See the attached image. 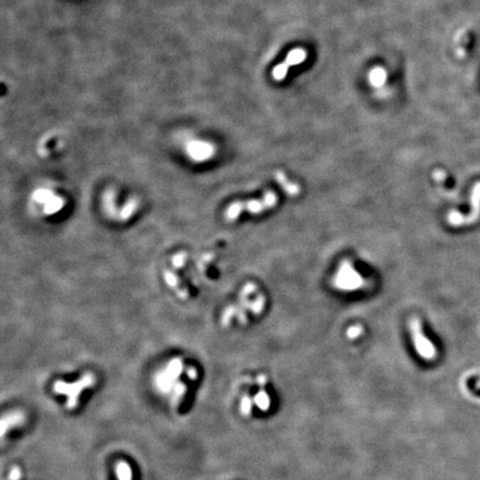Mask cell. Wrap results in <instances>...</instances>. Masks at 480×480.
Here are the masks:
<instances>
[{"label":"cell","mask_w":480,"mask_h":480,"mask_svg":"<svg viewBox=\"0 0 480 480\" xmlns=\"http://www.w3.org/2000/svg\"><path fill=\"white\" fill-rule=\"evenodd\" d=\"M199 377L197 367L183 357H172L159 367L154 376V386L172 410L186 406Z\"/></svg>","instance_id":"cell-1"},{"label":"cell","mask_w":480,"mask_h":480,"mask_svg":"<svg viewBox=\"0 0 480 480\" xmlns=\"http://www.w3.org/2000/svg\"><path fill=\"white\" fill-rule=\"evenodd\" d=\"M264 307V297L257 293L255 284H247L239 293L236 304H231L223 309L220 316V322L223 327H229L234 322L243 325L250 316H257Z\"/></svg>","instance_id":"cell-2"},{"label":"cell","mask_w":480,"mask_h":480,"mask_svg":"<svg viewBox=\"0 0 480 480\" xmlns=\"http://www.w3.org/2000/svg\"><path fill=\"white\" fill-rule=\"evenodd\" d=\"M140 202L132 194L125 196L117 188H107L101 196V209L110 220L123 223L131 220L138 213Z\"/></svg>","instance_id":"cell-3"},{"label":"cell","mask_w":480,"mask_h":480,"mask_svg":"<svg viewBox=\"0 0 480 480\" xmlns=\"http://www.w3.org/2000/svg\"><path fill=\"white\" fill-rule=\"evenodd\" d=\"M189 255L185 250L173 254L163 270V279L166 286L179 298L180 300H188L192 297V289L186 276V268L188 267Z\"/></svg>","instance_id":"cell-4"},{"label":"cell","mask_w":480,"mask_h":480,"mask_svg":"<svg viewBox=\"0 0 480 480\" xmlns=\"http://www.w3.org/2000/svg\"><path fill=\"white\" fill-rule=\"evenodd\" d=\"M96 384V376L88 371L73 382L57 380L52 384V392L57 396L64 397V407L66 410L74 411L80 406L82 397L88 390H92Z\"/></svg>","instance_id":"cell-5"},{"label":"cell","mask_w":480,"mask_h":480,"mask_svg":"<svg viewBox=\"0 0 480 480\" xmlns=\"http://www.w3.org/2000/svg\"><path fill=\"white\" fill-rule=\"evenodd\" d=\"M32 212L43 217H52L60 214L67 206V200L57 190L50 187L35 189L29 199Z\"/></svg>","instance_id":"cell-6"},{"label":"cell","mask_w":480,"mask_h":480,"mask_svg":"<svg viewBox=\"0 0 480 480\" xmlns=\"http://www.w3.org/2000/svg\"><path fill=\"white\" fill-rule=\"evenodd\" d=\"M278 197L274 192H267L263 194V197L255 198L249 200H239L230 204L225 209L223 217L227 221H235L245 213L251 215L262 214L266 210L272 208L276 205Z\"/></svg>","instance_id":"cell-7"},{"label":"cell","mask_w":480,"mask_h":480,"mask_svg":"<svg viewBox=\"0 0 480 480\" xmlns=\"http://www.w3.org/2000/svg\"><path fill=\"white\" fill-rule=\"evenodd\" d=\"M333 286L341 291H355L366 286V279L349 259L339 264L332 280Z\"/></svg>","instance_id":"cell-8"},{"label":"cell","mask_w":480,"mask_h":480,"mask_svg":"<svg viewBox=\"0 0 480 480\" xmlns=\"http://www.w3.org/2000/svg\"><path fill=\"white\" fill-rule=\"evenodd\" d=\"M409 332H410L412 345L419 357L427 361H432L437 357V349L432 341L426 336L424 327L418 317H412L409 320Z\"/></svg>","instance_id":"cell-9"},{"label":"cell","mask_w":480,"mask_h":480,"mask_svg":"<svg viewBox=\"0 0 480 480\" xmlns=\"http://www.w3.org/2000/svg\"><path fill=\"white\" fill-rule=\"evenodd\" d=\"M471 212L467 216H463L458 212H450L447 216V221L450 226L461 227L473 225L480 218V183H477L471 192Z\"/></svg>","instance_id":"cell-10"},{"label":"cell","mask_w":480,"mask_h":480,"mask_svg":"<svg viewBox=\"0 0 480 480\" xmlns=\"http://www.w3.org/2000/svg\"><path fill=\"white\" fill-rule=\"evenodd\" d=\"M186 155L196 164H204L216 155V147L205 140H192L186 146Z\"/></svg>","instance_id":"cell-11"},{"label":"cell","mask_w":480,"mask_h":480,"mask_svg":"<svg viewBox=\"0 0 480 480\" xmlns=\"http://www.w3.org/2000/svg\"><path fill=\"white\" fill-rule=\"evenodd\" d=\"M306 59H307V51H306L305 49L303 48L292 49V50L288 52L286 59L281 61L279 65H277L276 67L272 69V78H274L276 81L284 80L285 78L287 77L289 69L293 67V66L303 64Z\"/></svg>","instance_id":"cell-12"},{"label":"cell","mask_w":480,"mask_h":480,"mask_svg":"<svg viewBox=\"0 0 480 480\" xmlns=\"http://www.w3.org/2000/svg\"><path fill=\"white\" fill-rule=\"evenodd\" d=\"M113 474L115 480H136L134 466L126 459H119V460L115 461L113 466Z\"/></svg>","instance_id":"cell-13"},{"label":"cell","mask_w":480,"mask_h":480,"mask_svg":"<svg viewBox=\"0 0 480 480\" xmlns=\"http://www.w3.org/2000/svg\"><path fill=\"white\" fill-rule=\"evenodd\" d=\"M251 399L254 401L255 406H257L262 411H268L270 409L271 398L264 387L260 388V390Z\"/></svg>","instance_id":"cell-14"},{"label":"cell","mask_w":480,"mask_h":480,"mask_svg":"<svg viewBox=\"0 0 480 480\" xmlns=\"http://www.w3.org/2000/svg\"><path fill=\"white\" fill-rule=\"evenodd\" d=\"M387 79V72L386 70L382 67H376L370 72L369 73V81L370 84L376 87V88H379L382 87Z\"/></svg>","instance_id":"cell-15"},{"label":"cell","mask_w":480,"mask_h":480,"mask_svg":"<svg viewBox=\"0 0 480 480\" xmlns=\"http://www.w3.org/2000/svg\"><path fill=\"white\" fill-rule=\"evenodd\" d=\"M277 181H278V183L283 186L284 190H286L289 194H297L298 192H299V188H298V186H296L295 184H292V183L289 184L287 177L285 176L284 173H281V172L277 173Z\"/></svg>","instance_id":"cell-16"},{"label":"cell","mask_w":480,"mask_h":480,"mask_svg":"<svg viewBox=\"0 0 480 480\" xmlns=\"http://www.w3.org/2000/svg\"><path fill=\"white\" fill-rule=\"evenodd\" d=\"M252 406H254V401L250 398L248 395H245L240 400V412H241L242 416H249L252 412Z\"/></svg>","instance_id":"cell-17"},{"label":"cell","mask_w":480,"mask_h":480,"mask_svg":"<svg viewBox=\"0 0 480 480\" xmlns=\"http://www.w3.org/2000/svg\"><path fill=\"white\" fill-rule=\"evenodd\" d=\"M362 327H360V326H353V327H350V328L348 329V332H347V335H348V337L350 339H355V338H358L360 335L362 334Z\"/></svg>","instance_id":"cell-18"}]
</instances>
